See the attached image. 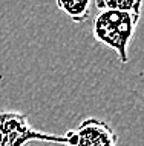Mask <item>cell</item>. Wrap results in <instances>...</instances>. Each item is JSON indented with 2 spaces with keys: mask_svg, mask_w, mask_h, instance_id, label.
Returning <instances> with one entry per match:
<instances>
[{
  "mask_svg": "<svg viewBox=\"0 0 144 146\" xmlns=\"http://www.w3.org/2000/svg\"><path fill=\"white\" fill-rule=\"evenodd\" d=\"M94 2L95 0H55L58 9L75 23H81L89 17Z\"/></svg>",
  "mask_w": 144,
  "mask_h": 146,
  "instance_id": "277c9868",
  "label": "cell"
},
{
  "mask_svg": "<svg viewBox=\"0 0 144 146\" xmlns=\"http://www.w3.org/2000/svg\"><path fill=\"white\" fill-rule=\"evenodd\" d=\"M31 141L64 145V135L36 129L20 111H0V146H26Z\"/></svg>",
  "mask_w": 144,
  "mask_h": 146,
  "instance_id": "7a4b0ae2",
  "label": "cell"
},
{
  "mask_svg": "<svg viewBox=\"0 0 144 146\" xmlns=\"http://www.w3.org/2000/svg\"><path fill=\"white\" fill-rule=\"evenodd\" d=\"M97 9H112L123 13H141L143 0H95Z\"/></svg>",
  "mask_w": 144,
  "mask_h": 146,
  "instance_id": "5b68a950",
  "label": "cell"
},
{
  "mask_svg": "<svg viewBox=\"0 0 144 146\" xmlns=\"http://www.w3.org/2000/svg\"><path fill=\"white\" fill-rule=\"evenodd\" d=\"M64 146H116L118 134L109 121L87 117L64 134Z\"/></svg>",
  "mask_w": 144,
  "mask_h": 146,
  "instance_id": "3957f363",
  "label": "cell"
},
{
  "mask_svg": "<svg viewBox=\"0 0 144 146\" xmlns=\"http://www.w3.org/2000/svg\"><path fill=\"white\" fill-rule=\"evenodd\" d=\"M141 19V13L103 9L92 22V35L98 43L115 51L120 62H129V46Z\"/></svg>",
  "mask_w": 144,
  "mask_h": 146,
  "instance_id": "6da1fadb",
  "label": "cell"
}]
</instances>
